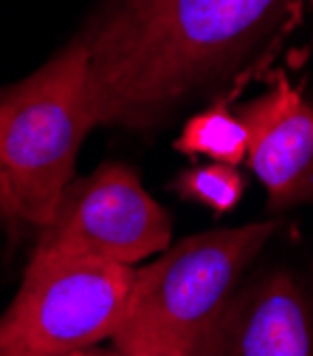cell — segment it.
<instances>
[{"mask_svg": "<svg viewBox=\"0 0 313 356\" xmlns=\"http://www.w3.org/2000/svg\"><path fill=\"white\" fill-rule=\"evenodd\" d=\"M307 3L313 0H108L79 37L96 124H161Z\"/></svg>", "mask_w": 313, "mask_h": 356, "instance_id": "1", "label": "cell"}, {"mask_svg": "<svg viewBox=\"0 0 313 356\" xmlns=\"http://www.w3.org/2000/svg\"><path fill=\"white\" fill-rule=\"evenodd\" d=\"M274 232L277 220L201 232L133 269L124 314L110 337L113 350L119 356H184Z\"/></svg>", "mask_w": 313, "mask_h": 356, "instance_id": "2", "label": "cell"}, {"mask_svg": "<svg viewBox=\"0 0 313 356\" xmlns=\"http://www.w3.org/2000/svg\"><path fill=\"white\" fill-rule=\"evenodd\" d=\"M94 127L87 54L79 40L31 76L0 91V175L17 220L49 224Z\"/></svg>", "mask_w": 313, "mask_h": 356, "instance_id": "3", "label": "cell"}, {"mask_svg": "<svg viewBox=\"0 0 313 356\" xmlns=\"http://www.w3.org/2000/svg\"><path fill=\"white\" fill-rule=\"evenodd\" d=\"M133 269L96 260L31 257L0 314V356H74L110 339L124 314Z\"/></svg>", "mask_w": 313, "mask_h": 356, "instance_id": "4", "label": "cell"}, {"mask_svg": "<svg viewBox=\"0 0 313 356\" xmlns=\"http://www.w3.org/2000/svg\"><path fill=\"white\" fill-rule=\"evenodd\" d=\"M172 220L144 190L139 172L105 161L91 175L74 178L60 198L31 257L96 260L136 269L169 246Z\"/></svg>", "mask_w": 313, "mask_h": 356, "instance_id": "5", "label": "cell"}, {"mask_svg": "<svg viewBox=\"0 0 313 356\" xmlns=\"http://www.w3.org/2000/svg\"><path fill=\"white\" fill-rule=\"evenodd\" d=\"M184 356H313L305 291L288 272L235 289Z\"/></svg>", "mask_w": 313, "mask_h": 356, "instance_id": "6", "label": "cell"}, {"mask_svg": "<svg viewBox=\"0 0 313 356\" xmlns=\"http://www.w3.org/2000/svg\"><path fill=\"white\" fill-rule=\"evenodd\" d=\"M248 130L246 164L265 187L268 207L313 204V105L285 76L237 111Z\"/></svg>", "mask_w": 313, "mask_h": 356, "instance_id": "7", "label": "cell"}, {"mask_svg": "<svg viewBox=\"0 0 313 356\" xmlns=\"http://www.w3.org/2000/svg\"><path fill=\"white\" fill-rule=\"evenodd\" d=\"M175 150L187 156H203L220 164H246L248 156V130L240 113H235L226 102H214L195 113L181 136L175 142Z\"/></svg>", "mask_w": 313, "mask_h": 356, "instance_id": "8", "label": "cell"}, {"mask_svg": "<svg viewBox=\"0 0 313 356\" xmlns=\"http://www.w3.org/2000/svg\"><path fill=\"white\" fill-rule=\"evenodd\" d=\"M175 190L184 198L220 215V212H229L240 204V198L246 193V178L232 164L209 161V164L189 167L187 172L178 175Z\"/></svg>", "mask_w": 313, "mask_h": 356, "instance_id": "9", "label": "cell"}, {"mask_svg": "<svg viewBox=\"0 0 313 356\" xmlns=\"http://www.w3.org/2000/svg\"><path fill=\"white\" fill-rule=\"evenodd\" d=\"M17 212H15V204H12V195L6 190V181L3 175H0V220H15Z\"/></svg>", "mask_w": 313, "mask_h": 356, "instance_id": "10", "label": "cell"}, {"mask_svg": "<svg viewBox=\"0 0 313 356\" xmlns=\"http://www.w3.org/2000/svg\"><path fill=\"white\" fill-rule=\"evenodd\" d=\"M74 356H119V353H96V350H82V353H74Z\"/></svg>", "mask_w": 313, "mask_h": 356, "instance_id": "11", "label": "cell"}]
</instances>
